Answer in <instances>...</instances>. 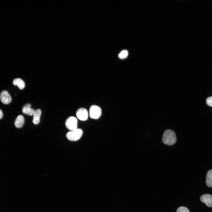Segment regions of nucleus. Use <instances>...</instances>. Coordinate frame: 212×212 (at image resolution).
Here are the masks:
<instances>
[{
	"label": "nucleus",
	"mask_w": 212,
	"mask_h": 212,
	"mask_svg": "<svg viewBox=\"0 0 212 212\" xmlns=\"http://www.w3.org/2000/svg\"><path fill=\"white\" fill-rule=\"evenodd\" d=\"M162 140L166 145H171L174 144L177 140L175 132L171 130H166L163 133Z\"/></svg>",
	"instance_id": "f257e3e1"
},
{
	"label": "nucleus",
	"mask_w": 212,
	"mask_h": 212,
	"mask_svg": "<svg viewBox=\"0 0 212 212\" xmlns=\"http://www.w3.org/2000/svg\"><path fill=\"white\" fill-rule=\"evenodd\" d=\"M83 131L80 129H76L71 130L66 134L67 138L69 140L75 141L79 139L82 137Z\"/></svg>",
	"instance_id": "f03ea898"
},
{
	"label": "nucleus",
	"mask_w": 212,
	"mask_h": 212,
	"mask_svg": "<svg viewBox=\"0 0 212 212\" xmlns=\"http://www.w3.org/2000/svg\"><path fill=\"white\" fill-rule=\"evenodd\" d=\"M102 114L100 108L96 105H92L90 107L89 114L90 117L92 119H97L100 117Z\"/></svg>",
	"instance_id": "7ed1b4c3"
},
{
	"label": "nucleus",
	"mask_w": 212,
	"mask_h": 212,
	"mask_svg": "<svg viewBox=\"0 0 212 212\" xmlns=\"http://www.w3.org/2000/svg\"><path fill=\"white\" fill-rule=\"evenodd\" d=\"M77 121L76 118L73 116L69 117L65 122V125L67 128L71 130H73L77 128Z\"/></svg>",
	"instance_id": "20e7f679"
},
{
	"label": "nucleus",
	"mask_w": 212,
	"mask_h": 212,
	"mask_svg": "<svg viewBox=\"0 0 212 212\" xmlns=\"http://www.w3.org/2000/svg\"><path fill=\"white\" fill-rule=\"evenodd\" d=\"M76 114L77 117L81 120H86L88 118V112L85 108H81L78 109Z\"/></svg>",
	"instance_id": "39448f33"
},
{
	"label": "nucleus",
	"mask_w": 212,
	"mask_h": 212,
	"mask_svg": "<svg viewBox=\"0 0 212 212\" xmlns=\"http://www.w3.org/2000/svg\"><path fill=\"white\" fill-rule=\"evenodd\" d=\"M0 99L1 102L4 104H8L11 100V97L8 92L6 90L2 91L0 95Z\"/></svg>",
	"instance_id": "423d86ee"
},
{
	"label": "nucleus",
	"mask_w": 212,
	"mask_h": 212,
	"mask_svg": "<svg viewBox=\"0 0 212 212\" xmlns=\"http://www.w3.org/2000/svg\"><path fill=\"white\" fill-rule=\"evenodd\" d=\"M200 200L201 202L205 203L208 207H212V196L210 194H207L202 195Z\"/></svg>",
	"instance_id": "0eeeda50"
},
{
	"label": "nucleus",
	"mask_w": 212,
	"mask_h": 212,
	"mask_svg": "<svg viewBox=\"0 0 212 212\" xmlns=\"http://www.w3.org/2000/svg\"><path fill=\"white\" fill-rule=\"evenodd\" d=\"M31 106L29 103L25 104L22 109L23 113L29 115H33L35 110L33 109L30 108Z\"/></svg>",
	"instance_id": "6e6552de"
},
{
	"label": "nucleus",
	"mask_w": 212,
	"mask_h": 212,
	"mask_svg": "<svg viewBox=\"0 0 212 212\" xmlns=\"http://www.w3.org/2000/svg\"><path fill=\"white\" fill-rule=\"evenodd\" d=\"M24 121V119L23 115H19L15 121L14 125L17 128H21L23 126Z\"/></svg>",
	"instance_id": "1a4fd4ad"
},
{
	"label": "nucleus",
	"mask_w": 212,
	"mask_h": 212,
	"mask_svg": "<svg viewBox=\"0 0 212 212\" xmlns=\"http://www.w3.org/2000/svg\"><path fill=\"white\" fill-rule=\"evenodd\" d=\"M13 83L15 85H17L19 88L21 90L25 87V84L24 81L21 79L17 78L15 79L13 81Z\"/></svg>",
	"instance_id": "9d476101"
},
{
	"label": "nucleus",
	"mask_w": 212,
	"mask_h": 212,
	"mask_svg": "<svg viewBox=\"0 0 212 212\" xmlns=\"http://www.w3.org/2000/svg\"><path fill=\"white\" fill-rule=\"evenodd\" d=\"M206 184L209 187H212V169L208 172L206 176Z\"/></svg>",
	"instance_id": "9b49d317"
},
{
	"label": "nucleus",
	"mask_w": 212,
	"mask_h": 212,
	"mask_svg": "<svg viewBox=\"0 0 212 212\" xmlns=\"http://www.w3.org/2000/svg\"><path fill=\"white\" fill-rule=\"evenodd\" d=\"M128 54V52L127 50H124L121 51L119 54L118 57L120 59H124L127 57Z\"/></svg>",
	"instance_id": "f8f14e48"
},
{
	"label": "nucleus",
	"mask_w": 212,
	"mask_h": 212,
	"mask_svg": "<svg viewBox=\"0 0 212 212\" xmlns=\"http://www.w3.org/2000/svg\"><path fill=\"white\" fill-rule=\"evenodd\" d=\"M41 113V110L40 109H37L34 111L33 114V118H40Z\"/></svg>",
	"instance_id": "ddd939ff"
},
{
	"label": "nucleus",
	"mask_w": 212,
	"mask_h": 212,
	"mask_svg": "<svg viewBox=\"0 0 212 212\" xmlns=\"http://www.w3.org/2000/svg\"><path fill=\"white\" fill-rule=\"evenodd\" d=\"M176 212H190L188 208L186 207L181 206L179 207Z\"/></svg>",
	"instance_id": "4468645a"
},
{
	"label": "nucleus",
	"mask_w": 212,
	"mask_h": 212,
	"mask_svg": "<svg viewBox=\"0 0 212 212\" xmlns=\"http://www.w3.org/2000/svg\"><path fill=\"white\" fill-rule=\"evenodd\" d=\"M206 103L208 106L212 107V96L209 97L207 99Z\"/></svg>",
	"instance_id": "2eb2a0df"
},
{
	"label": "nucleus",
	"mask_w": 212,
	"mask_h": 212,
	"mask_svg": "<svg viewBox=\"0 0 212 212\" xmlns=\"http://www.w3.org/2000/svg\"><path fill=\"white\" fill-rule=\"evenodd\" d=\"M33 122L34 124H37L40 121V118H34L33 119Z\"/></svg>",
	"instance_id": "dca6fc26"
},
{
	"label": "nucleus",
	"mask_w": 212,
	"mask_h": 212,
	"mask_svg": "<svg viewBox=\"0 0 212 212\" xmlns=\"http://www.w3.org/2000/svg\"><path fill=\"white\" fill-rule=\"evenodd\" d=\"M3 116V114L2 111L0 109V119L2 118Z\"/></svg>",
	"instance_id": "f3484780"
}]
</instances>
